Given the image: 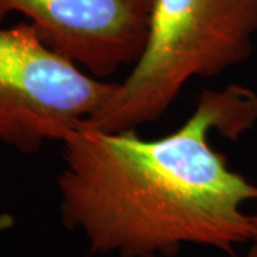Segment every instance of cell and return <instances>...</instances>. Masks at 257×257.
<instances>
[{
  "mask_svg": "<svg viewBox=\"0 0 257 257\" xmlns=\"http://www.w3.org/2000/svg\"><path fill=\"white\" fill-rule=\"evenodd\" d=\"M244 257H257V241L256 240H254V244L248 248V251L246 253V256Z\"/></svg>",
  "mask_w": 257,
  "mask_h": 257,
  "instance_id": "cell-5",
  "label": "cell"
},
{
  "mask_svg": "<svg viewBox=\"0 0 257 257\" xmlns=\"http://www.w3.org/2000/svg\"><path fill=\"white\" fill-rule=\"evenodd\" d=\"M116 86L47 46L26 20L0 26V145L37 153L63 143Z\"/></svg>",
  "mask_w": 257,
  "mask_h": 257,
  "instance_id": "cell-3",
  "label": "cell"
},
{
  "mask_svg": "<svg viewBox=\"0 0 257 257\" xmlns=\"http://www.w3.org/2000/svg\"><path fill=\"white\" fill-rule=\"evenodd\" d=\"M253 227H254V240L257 241V213L253 214ZM253 240V241H254Z\"/></svg>",
  "mask_w": 257,
  "mask_h": 257,
  "instance_id": "cell-6",
  "label": "cell"
},
{
  "mask_svg": "<svg viewBox=\"0 0 257 257\" xmlns=\"http://www.w3.org/2000/svg\"><path fill=\"white\" fill-rule=\"evenodd\" d=\"M257 35V0H155L143 53L87 124L138 128L162 117L193 79L244 62Z\"/></svg>",
  "mask_w": 257,
  "mask_h": 257,
  "instance_id": "cell-2",
  "label": "cell"
},
{
  "mask_svg": "<svg viewBox=\"0 0 257 257\" xmlns=\"http://www.w3.org/2000/svg\"><path fill=\"white\" fill-rule=\"evenodd\" d=\"M257 124V94L240 84L204 89L180 127L156 139L83 121L63 143L57 177L64 227L93 254L175 257L183 246L226 253L254 240L257 184L230 169L213 132L237 140Z\"/></svg>",
  "mask_w": 257,
  "mask_h": 257,
  "instance_id": "cell-1",
  "label": "cell"
},
{
  "mask_svg": "<svg viewBox=\"0 0 257 257\" xmlns=\"http://www.w3.org/2000/svg\"><path fill=\"white\" fill-rule=\"evenodd\" d=\"M153 6L155 0H0V23L22 15L47 46L103 79L140 59Z\"/></svg>",
  "mask_w": 257,
  "mask_h": 257,
  "instance_id": "cell-4",
  "label": "cell"
}]
</instances>
